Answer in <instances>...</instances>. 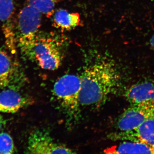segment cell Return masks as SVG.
<instances>
[{"instance_id": "1", "label": "cell", "mask_w": 154, "mask_h": 154, "mask_svg": "<svg viewBox=\"0 0 154 154\" xmlns=\"http://www.w3.org/2000/svg\"><path fill=\"white\" fill-rule=\"evenodd\" d=\"M81 106L96 107L106 102L118 86L119 75L112 59L102 54L88 58L80 75Z\"/></svg>"}, {"instance_id": "2", "label": "cell", "mask_w": 154, "mask_h": 154, "mask_svg": "<svg viewBox=\"0 0 154 154\" xmlns=\"http://www.w3.org/2000/svg\"><path fill=\"white\" fill-rule=\"evenodd\" d=\"M68 45L67 39L61 34L39 31L18 47L28 60L43 69L54 71L61 65Z\"/></svg>"}, {"instance_id": "3", "label": "cell", "mask_w": 154, "mask_h": 154, "mask_svg": "<svg viewBox=\"0 0 154 154\" xmlns=\"http://www.w3.org/2000/svg\"><path fill=\"white\" fill-rule=\"evenodd\" d=\"M81 88L80 75L73 74L64 75L54 85V95L69 115L76 114L81 107Z\"/></svg>"}, {"instance_id": "4", "label": "cell", "mask_w": 154, "mask_h": 154, "mask_svg": "<svg viewBox=\"0 0 154 154\" xmlns=\"http://www.w3.org/2000/svg\"><path fill=\"white\" fill-rule=\"evenodd\" d=\"M42 14L29 5L19 12L16 22V35L18 45L33 38L39 31Z\"/></svg>"}, {"instance_id": "5", "label": "cell", "mask_w": 154, "mask_h": 154, "mask_svg": "<svg viewBox=\"0 0 154 154\" xmlns=\"http://www.w3.org/2000/svg\"><path fill=\"white\" fill-rule=\"evenodd\" d=\"M26 82L21 66L8 53L0 50V88L19 91Z\"/></svg>"}, {"instance_id": "6", "label": "cell", "mask_w": 154, "mask_h": 154, "mask_svg": "<svg viewBox=\"0 0 154 154\" xmlns=\"http://www.w3.org/2000/svg\"><path fill=\"white\" fill-rule=\"evenodd\" d=\"M26 153L35 154H73L71 149L58 143L51 136L43 130H36L28 139Z\"/></svg>"}, {"instance_id": "7", "label": "cell", "mask_w": 154, "mask_h": 154, "mask_svg": "<svg viewBox=\"0 0 154 154\" xmlns=\"http://www.w3.org/2000/svg\"><path fill=\"white\" fill-rule=\"evenodd\" d=\"M149 119H154V104L131 105L119 117L116 128L118 131L131 130Z\"/></svg>"}, {"instance_id": "8", "label": "cell", "mask_w": 154, "mask_h": 154, "mask_svg": "<svg viewBox=\"0 0 154 154\" xmlns=\"http://www.w3.org/2000/svg\"><path fill=\"white\" fill-rule=\"evenodd\" d=\"M16 0H0V22L7 46L13 53L16 51Z\"/></svg>"}, {"instance_id": "9", "label": "cell", "mask_w": 154, "mask_h": 154, "mask_svg": "<svg viewBox=\"0 0 154 154\" xmlns=\"http://www.w3.org/2000/svg\"><path fill=\"white\" fill-rule=\"evenodd\" d=\"M108 137L111 140L139 142L154 146V119L146 120L131 130L117 131Z\"/></svg>"}, {"instance_id": "10", "label": "cell", "mask_w": 154, "mask_h": 154, "mask_svg": "<svg viewBox=\"0 0 154 154\" xmlns=\"http://www.w3.org/2000/svg\"><path fill=\"white\" fill-rule=\"evenodd\" d=\"M32 99L12 89L0 93V112L15 113L33 103Z\"/></svg>"}, {"instance_id": "11", "label": "cell", "mask_w": 154, "mask_h": 154, "mask_svg": "<svg viewBox=\"0 0 154 154\" xmlns=\"http://www.w3.org/2000/svg\"><path fill=\"white\" fill-rule=\"evenodd\" d=\"M131 105L154 104V83L142 82L130 87L125 93Z\"/></svg>"}, {"instance_id": "12", "label": "cell", "mask_w": 154, "mask_h": 154, "mask_svg": "<svg viewBox=\"0 0 154 154\" xmlns=\"http://www.w3.org/2000/svg\"><path fill=\"white\" fill-rule=\"evenodd\" d=\"M54 27L62 30L69 31L79 26L81 17L78 13H70L64 9H60L54 11L52 15Z\"/></svg>"}, {"instance_id": "13", "label": "cell", "mask_w": 154, "mask_h": 154, "mask_svg": "<svg viewBox=\"0 0 154 154\" xmlns=\"http://www.w3.org/2000/svg\"><path fill=\"white\" fill-rule=\"evenodd\" d=\"M107 154H154V146L139 142L124 141L104 151Z\"/></svg>"}, {"instance_id": "14", "label": "cell", "mask_w": 154, "mask_h": 154, "mask_svg": "<svg viewBox=\"0 0 154 154\" xmlns=\"http://www.w3.org/2000/svg\"><path fill=\"white\" fill-rule=\"evenodd\" d=\"M28 5L37 9L48 18L52 16L55 7L63 0H27Z\"/></svg>"}, {"instance_id": "15", "label": "cell", "mask_w": 154, "mask_h": 154, "mask_svg": "<svg viewBox=\"0 0 154 154\" xmlns=\"http://www.w3.org/2000/svg\"><path fill=\"white\" fill-rule=\"evenodd\" d=\"M14 140L8 134L0 133V154H12L15 152Z\"/></svg>"}, {"instance_id": "16", "label": "cell", "mask_w": 154, "mask_h": 154, "mask_svg": "<svg viewBox=\"0 0 154 154\" xmlns=\"http://www.w3.org/2000/svg\"><path fill=\"white\" fill-rule=\"evenodd\" d=\"M7 120L3 117V116L0 114V131L5 125Z\"/></svg>"}, {"instance_id": "17", "label": "cell", "mask_w": 154, "mask_h": 154, "mask_svg": "<svg viewBox=\"0 0 154 154\" xmlns=\"http://www.w3.org/2000/svg\"><path fill=\"white\" fill-rule=\"evenodd\" d=\"M150 44L152 46V47L154 49V35L152 36L151 38L150 39Z\"/></svg>"}]
</instances>
